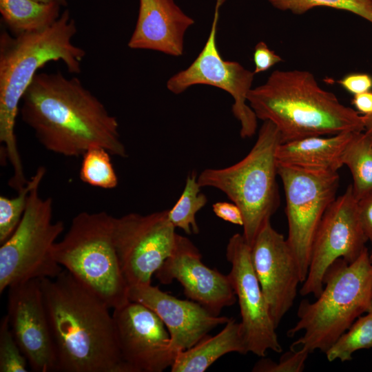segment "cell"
Listing matches in <instances>:
<instances>
[{
    "label": "cell",
    "instance_id": "obj_1",
    "mask_svg": "<svg viewBox=\"0 0 372 372\" xmlns=\"http://www.w3.org/2000/svg\"><path fill=\"white\" fill-rule=\"evenodd\" d=\"M19 114L47 150L78 157L102 147L126 158L118 123L103 103L76 76L38 72L21 99Z\"/></svg>",
    "mask_w": 372,
    "mask_h": 372
},
{
    "label": "cell",
    "instance_id": "obj_2",
    "mask_svg": "<svg viewBox=\"0 0 372 372\" xmlns=\"http://www.w3.org/2000/svg\"><path fill=\"white\" fill-rule=\"evenodd\" d=\"M40 283L56 371L130 372L121 356L111 308L99 296L65 269Z\"/></svg>",
    "mask_w": 372,
    "mask_h": 372
},
{
    "label": "cell",
    "instance_id": "obj_3",
    "mask_svg": "<svg viewBox=\"0 0 372 372\" xmlns=\"http://www.w3.org/2000/svg\"><path fill=\"white\" fill-rule=\"evenodd\" d=\"M77 26L70 11L45 30L10 34L3 30L0 34V142L3 154L13 174L9 185L20 188L26 182L18 149L15 125L23 94L38 73L51 61H61L72 74L81 72L85 51L72 43Z\"/></svg>",
    "mask_w": 372,
    "mask_h": 372
},
{
    "label": "cell",
    "instance_id": "obj_4",
    "mask_svg": "<svg viewBox=\"0 0 372 372\" xmlns=\"http://www.w3.org/2000/svg\"><path fill=\"white\" fill-rule=\"evenodd\" d=\"M247 102L258 119L276 127L282 143L364 131L362 116L322 89L307 70L273 71L264 84L250 90Z\"/></svg>",
    "mask_w": 372,
    "mask_h": 372
},
{
    "label": "cell",
    "instance_id": "obj_5",
    "mask_svg": "<svg viewBox=\"0 0 372 372\" xmlns=\"http://www.w3.org/2000/svg\"><path fill=\"white\" fill-rule=\"evenodd\" d=\"M372 264L367 248L353 262L340 258L327 270L323 289L316 300L300 302L298 321L287 331L293 337L303 331L291 349L309 353L325 352L354 321L372 309ZM299 349V348H298Z\"/></svg>",
    "mask_w": 372,
    "mask_h": 372
},
{
    "label": "cell",
    "instance_id": "obj_6",
    "mask_svg": "<svg viewBox=\"0 0 372 372\" xmlns=\"http://www.w3.org/2000/svg\"><path fill=\"white\" fill-rule=\"evenodd\" d=\"M282 143L276 127L263 121L249 152L238 163L224 168H207L198 176L201 187L223 192L240 209L243 236L251 246L279 205L276 150Z\"/></svg>",
    "mask_w": 372,
    "mask_h": 372
},
{
    "label": "cell",
    "instance_id": "obj_7",
    "mask_svg": "<svg viewBox=\"0 0 372 372\" xmlns=\"http://www.w3.org/2000/svg\"><path fill=\"white\" fill-rule=\"evenodd\" d=\"M113 220L105 211L79 213L63 238L54 244L52 255L59 265L115 309L130 300L114 243Z\"/></svg>",
    "mask_w": 372,
    "mask_h": 372
},
{
    "label": "cell",
    "instance_id": "obj_8",
    "mask_svg": "<svg viewBox=\"0 0 372 372\" xmlns=\"http://www.w3.org/2000/svg\"><path fill=\"white\" fill-rule=\"evenodd\" d=\"M39 185L30 191L19 224L1 244L0 293L29 280L54 278L63 269L54 259L52 250L64 224L52 222V199L39 196Z\"/></svg>",
    "mask_w": 372,
    "mask_h": 372
},
{
    "label": "cell",
    "instance_id": "obj_9",
    "mask_svg": "<svg viewBox=\"0 0 372 372\" xmlns=\"http://www.w3.org/2000/svg\"><path fill=\"white\" fill-rule=\"evenodd\" d=\"M283 184L288 220V244L298 266L302 283L307 278L313 239L339 186L338 172L313 170L278 163Z\"/></svg>",
    "mask_w": 372,
    "mask_h": 372
},
{
    "label": "cell",
    "instance_id": "obj_10",
    "mask_svg": "<svg viewBox=\"0 0 372 372\" xmlns=\"http://www.w3.org/2000/svg\"><path fill=\"white\" fill-rule=\"evenodd\" d=\"M175 229L167 209L114 217V243L129 288L152 284V276L174 250Z\"/></svg>",
    "mask_w": 372,
    "mask_h": 372
},
{
    "label": "cell",
    "instance_id": "obj_11",
    "mask_svg": "<svg viewBox=\"0 0 372 372\" xmlns=\"http://www.w3.org/2000/svg\"><path fill=\"white\" fill-rule=\"evenodd\" d=\"M358 201L350 185L324 212L313 239L307 276L300 289L302 296L317 298L322 291L326 271L335 260L342 258L351 263L366 249L368 239Z\"/></svg>",
    "mask_w": 372,
    "mask_h": 372
},
{
    "label": "cell",
    "instance_id": "obj_12",
    "mask_svg": "<svg viewBox=\"0 0 372 372\" xmlns=\"http://www.w3.org/2000/svg\"><path fill=\"white\" fill-rule=\"evenodd\" d=\"M218 8L216 6L209 37L201 52L187 68L169 79L167 88L179 94L191 86L202 84L227 92L234 99L231 110L240 123V136L250 138L256 134L258 124L254 112L247 104L255 74L240 63L224 60L220 56L216 41Z\"/></svg>",
    "mask_w": 372,
    "mask_h": 372
},
{
    "label": "cell",
    "instance_id": "obj_13",
    "mask_svg": "<svg viewBox=\"0 0 372 372\" xmlns=\"http://www.w3.org/2000/svg\"><path fill=\"white\" fill-rule=\"evenodd\" d=\"M226 257L231 265L228 276L238 302L240 324L249 353L261 358L268 350L281 353L277 327L252 265L251 246L243 234H235L229 238Z\"/></svg>",
    "mask_w": 372,
    "mask_h": 372
},
{
    "label": "cell",
    "instance_id": "obj_14",
    "mask_svg": "<svg viewBox=\"0 0 372 372\" xmlns=\"http://www.w3.org/2000/svg\"><path fill=\"white\" fill-rule=\"evenodd\" d=\"M112 315L121 356L130 372H162L172 366L176 354L167 329L153 311L129 301Z\"/></svg>",
    "mask_w": 372,
    "mask_h": 372
},
{
    "label": "cell",
    "instance_id": "obj_15",
    "mask_svg": "<svg viewBox=\"0 0 372 372\" xmlns=\"http://www.w3.org/2000/svg\"><path fill=\"white\" fill-rule=\"evenodd\" d=\"M8 289L6 315L30 369L37 372L56 371V350L40 279L22 282Z\"/></svg>",
    "mask_w": 372,
    "mask_h": 372
},
{
    "label": "cell",
    "instance_id": "obj_16",
    "mask_svg": "<svg viewBox=\"0 0 372 372\" xmlns=\"http://www.w3.org/2000/svg\"><path fill=\"white\" fill-rule=\"evenodd\" d=\"M252 265L277 327L293 304L302 283L296 258L284 236L267 222L251 246Z\"/></svg>",
    "mask_w": 372,
    "mask_h": 372
},
{
    "label": "cell",
    "instance_id": "obj_17",
    "mask_svg": "<svg viewBox=\"0 0 372 372\" xmlns=\"http://www.w3.org/2000/svg\"><path fill=\"white\" fill-rule=\"evenodd\" d=\"M195 245L177 234L174 250L155 275L164 285L177 280L189 299L196 302L214 315L233 305L237 298L228 275L206 266Z\"/></svg>",
    "mask_w": 372,
    "mask_h": 372
},
{
    "label": "cell",
    "instance_id": "obj_18",
    "mask_svg": "<svg viewBox=\"0 0 372 372\" xmlns=\"http://www.w3.org/2000/svg\"><path fill=\"white\" fill-rule=\"evenodd\" d=\"M129 300L146 306L161 318L176 355L193 347L210 331L229 319L214 315L193 300L178 299L152 284L130 287Z\"/></svg>",
    "mask_w": 372,
    "mask_h": 372
},
{
    "label": "cell",
    "instance_id": "obj_19",
    "mask_svg": "<svg viewBox=\"0 0 372 372\" xmlns=\"http://www.w3.org/2000/svg\"><path fill=\"white\" fill-rule=\"evenodd\" d=\"M194 23L174 0H139L137 21L127 45L180 56L185 34Z\"/></svg>",
    "mask_w": 372,
    "mask_h": 372
},
{
    "label": "cell",
    "instance_id": "obj_20",
    "mask_svg": "<svg viewBox=\"0 0 372 372\" xmlns=\"http://www.w3.org/2000/svg\"><path fill=\"white\" fill-rule=\"evenodd\" d=\"M360 132L315 136L281 143L276 150L278 163L300 168L338 172L351 141Z\"/></svg>",
    "mask_w": 372,
    "mask_h": 372
},
{
    "label": "cell",
    "instance_id": "obj_21",
    "mask_svg": "<svg viewBox=\"0 0 372 372\" xmlns=\"http://www.w3.org/2000/svg\"><path fill=\"white\" fill-rule=\"evenodd\" d=\"M232 352L249 353L240 322L229 318L220 332L207 335L193 347L179 352L170 371L203 372L220 357Z\"/></svg>",
    "mask_w": 372,
    "mask_h": 372
},
{
    "label": "cell",
    "instance_id": "obj_22",
    "mask_svg": "<svg viewBox=\"0 0 372 372\" xmlns=\"http://www.w3.org/2000/svg\"><path fill=\"white\" fill-rule=\"evenodd\" d=\"M61 7L36 0H0L1 20L12 35L46 29L59 18Z\"/></svg>",
    "mask_w": 372,
    "mask_h": 372
},
{
    "label": "cell",
    "instance_id": "obj_23",
    "mask_svg": "<svg viewBox=\"0 0 372 372\" xmlns=\"http://www.w3.org/2000/svg\"><path fill=\"white\" fill-rule=\"evenodd\" d=\"M352 175V188L359 200L372 190V136L358 132L349 143L343 156Z\"/></svg>",
    "mask_w": 372,
    "mask_h": 372
},
{
    "label": "cell",
    "instance_id": "obj_24",
    "mask_svg": "<svg viewBox=\"0 0 372 372\" xmlns=\"http://www.w3.org/2000/svg\"><path fill=\"white\" fill-rule=\"evenodd\" d=\"M200 188L197 174L192 171L187 176L178 200L170 209H167L168 218L173 226L183 229L188 235L199 232L196 216L207 203L205 194L200 192Z\"/></svg>",
    "mask_w": 372,
    "mask_h": 372
},
{
    "label": "cell",
    "instance_id": "obj_25",
    "mask_svg": "<svg viewBox=\"0 0 372 372\" xmlns=\"http://www.w3.org/2000/svg\"><path fill=\"white\" fill-rule=\"evenodd\" d=\"M372 348V309L358 318L325 352L327 360L346 362L358 350Z\"/></svg>",
    "mask_w": 372,
    "mask_h": 372
},
{
    "label": "cell",
    "instance_id": "obj_26",
    "mask_svg": "<svg viewBox=\"0 0 372 372\" xmlns=\"http://www.w3.org/2000/svg\"><path fill=\"white\" fill-rule=\"evenodd\" d=\"M46 169L39 167L25 185L14 197L0 196V244L4 242L19 224L26 209L29 194L34 187L40 185Z\"/></svg>",
    "mask_w": 372,
    "mask_h": 372
},
{
    "label": "cell",
    "instance_id": "obj_27",
    "mask_svg": "<svg viewBox=\"0 0 372 372\" xmlns=\"http://www.w3.org/2000/svg\"><path fill=\"white\" fill-rule=\"evenodd\" d=\"M79 178L83 183L105 189L115 188L118 177L110 159V153L102 147H93L82 156Z\"/></svg>",
    "mask_w": 372,
    "mask_h": 372
},
{
    "label": "cell",
    "instance_id": "obj_28",
    "mask_svg": "<svg viewBox=\"0 0 372 372\" xmlns=\"http://www.w3.org/2000/svg\"><path fill=\"white\" fill-rule=\"evenodd\" d=\"M276 9L303 14L316 7H328L353 13L372 23V0H267Z\"/></svg>",
    "mask_w": 372,
    "mask_h": 372
},
{
    "label": "cell",
    "instance_id": "obj_29",
    "mask_svg": "<svg viewBox=\"0 0 372 372\" xmlns=\"http://www.w3.org/2000/svg\"><path fill=\"white\" fill-rule=\"evenodd\" d=\"M28 365L5 315L0 322V372H27Z\"/></svg>",
    "mask_w": 372,
    "mask_h": 372
},
{
    "label": "cell",
    "instance_id": "obj_30",
    "mask_svg": "<svg viewBox=\"0 0 372 372\" xmlns=\"http://www.w3.org/2000/svg\"><path fill=\"white\" fill-rule=\"evenodd\" d=\"M309 353L304 349H290L278 362L262 357L252 369L254 372H301Z\"/></svg>",
    "mask_w": 372,
    "mask_h": 372
},
{
    "label": "cell",
    "instance_id": "obj_31",
    "mask_svg": "<svg viewBox=\"0 0 372 372\" xmlns=\"http://www.w3.org/2000/svg\"><path fill=\"white\" fill-rule=\"evenodd\" d=\"M253 59L255 65L254 71L255 74L265 72L282 61V59L274 51L270 50L264 41H260L255 45Z\"/></svg>",
    "mask_w": 372,
    "mask_h": 372
},
{
    "label": "cell",
    "instance_id": "obj_32",
    "mask_svg": "<svg viewBox=\"0 0 372 372\" xmlns=\"http://www.w3.org/2000/svg\"><path fill=\"white\" fill-rule=\"evenodd\" d=\"M348 92L355 95L371 91L372 76L365 73H351L338 81Z\"/></svg>",
    "mask_w": 372,
    "mask_h": 372
},
{
    "label": "cell",
    "instance_id": "obj_33",
    "mask_svg": "<svg viewBox=\"0 0 372 372\" xmlns=\"http://www.w3.org/2000/svg\"><path fill=\"white\" fill-rule=\"evenodd\" d=\"M216 216L234 225L243 226V217L240 208L234 203L216 202L212 205Z\"/></svg>",
    "mask_w": 372,
    "mask_h": 372
},
{
    "label": "cell",
    "instance_id": "obj_34",
    "mask_svg": "<svg viewBox=\"0 0 372 372\" xmlns=\"http://www.w3.org/2000/svg\"><path fill=\"white\" fill-rule=\"evenodd\" d=\"M358 205L362 227L372 245V190L360 198Z\"/></svg>",
    "mask_w": 372,
    "mask_h": 372
},
{
    "label": "cell",
    "instance_id": "obj_35",
    "mask_svg": "<svg viewBox=\"0 0 372 372\" xmlns=\"http://www.w3.org/2000/svg\"><path fill=\"white\" fill-rule=\"evenodd\" d=\"M352 104L358 112L363 115L372 114V92L368 91L353 95Z\"/></svg>",
    "mask_w": 372,
    "mask_h": 372
},
{
    "label": "cell",
    "instance_id": "obj_36",
    "mask_svg": "<svg viewBox=\"0 0 372 372\" xmlns=\"http://www.w3.org/2000/svg\"><path fill=\"white\" fill-rule=\"evenodd\" d=\"M362 116L364 126V132L372 136V114Z\"/></svg>",
    "mask_w": 372,
    "mask_h": 372
},
{
    "label": "cell",
    "instance_id": "obj_37",
    "mask_svg": "<svg viewBox=\"0 0 372 372\" xmlns=\"http://www.w3.org/2000/svg\"><path fill=\"white\" fill-rule=\"evenodd\" d=\"M39 2L46 3H57L61 6L62 7L66 6L68 4V0H36Z\"/></svg>",
    "mask_w": 372,
    "mask_h": 372
},
{
    "label": "cell",
    "instance_id": "obj_38",
    "mask_svg": "<svg viewBox=\"0 0 372 372\" xmlns=\"http://www.w3.org/2000/svg\"><path fill=\"white\" fill-rule=\"evenodd\" d=\"M369 259H370V261H371V262L372 264V251H371V254H369Z\"/></svg>",
    "mask_w": 372,
    "mask_h": 372
},
{
    "label": "cell",
    "instance_id": "obj_39",
    "mask_svg": "<svg viewBox=\"0 0 372 372\" xmlns=\"http://www.w3.org/2000/svg\"><path fill=\"white\" fill-rule=\"evenodd\" d=\"M371 303H372V293H371Z\"/></svg>",
    "mask_w": 372,
    "mask_h": 372
}]
</instances>
